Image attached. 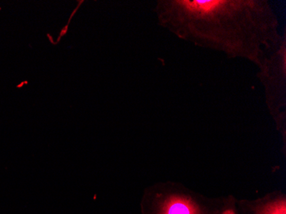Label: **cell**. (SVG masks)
<instances>
[{"instance_id":"cell-5","label":"cell","mask_w":286,"mask_h":214,"mask_svg":"<svg viewBox=\"0 0 286 214\" xmlns=\"http://www.w3.org/2000/svg\"><path fill=\"white\" fill-rule=\"evenodd\" d=\"M223 214H235V213L232 209H229V210L225 211Z\"/></svg>"},{"instance_id":"cell-3","label":"cell","mask_w":286,"mask_h":214,"mask_svg":"<svg viewBox=\"0 0 286 214\" xmlns=\"http://www.w3.org/2000/svg\"><path fill=\"white\" fill-rule=\"evenodd\" d=\"M161 214H200L192 200L183 196H169L161 206Z\"/></svg>"},{"instance_id":"cell-2","label":"cell","mask_w":286,"mask_h":214,"mask_svg":"<svg viewBox=\"0 0 286 214\" xmlns=\"http://www.w3.org/2000/svg\"><path fill=\"white\" fill-rule=\"evenodd\" d=\"M257 77L262 83L266 103L274 118L286 116V39L265 57L258 67Z\"/></svg>"},{"instance_id":"cell-4","label":"cell","mask_w":286,"mask_h":214,"mask_svg":"<svg viewBox=\"0 0 286 214\" xmlns=\"http://www.w3.org/2000/svg\"><path fill=\"white\" fill-rule=\"evenodd\" d=\"M261 214H286V201L285 199L276 200L263 207Z\"/></svg>"},{"instance_id":"cell-1","label":"cell","mask_w":286,"mask_h":214,"mask_svg":"<svg viewBox=\"0 0 286 214\" xmlns=\"http://www.w3.org/2000/svg\"><path fill=\"white\" fill-rule=\"evenodd\" d=\"M158 21L179 39L259 67L284 37L267 0H161Z\"/></svg>"}]
</instances>
